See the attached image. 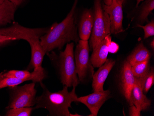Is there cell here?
<instances>
[{
  "label": "cell",
  "instance_id": "6da1fadb",
  "mask_svg": "<svg viewBox=\"0 0 154 116\" xmlns=\"http://www.w3.org/2000/svg\"><path fill=\"white\" fill-rule=\"evenodd\" d=\"M78 0H75L70 11L61 22H55L47 32L40 37L41 45L46 54L55 49L61 50L65 45L72 41H79L78 26L76 23V9Z\"/></svg>",
  "mask_w": 154,
  "mask_h": 116
},
{
  "label": "cell",
  "instance_id": "7a4b0ae2",
  "mask_svg": "<svg viewBox=\"0 0 154 116\" xmlns=\"http://www.w3.org/2000/svg\"><path fill=\"white\" fill-rule=\"evenodd\" d=\"M41 83L43 92L39 96L37 97L35 109L45 108L49 111V116H80L79 114H72L69 108L71 107L72 102L79 103L76 93V87H73L72 90L68 91V88L64 86L61 90L57 92H51L45 86Z\"/></svg>",
  "mask_w": 154,
  "mask_h": 116
},
{
  "label": "cell",
  "instance_id": "3957f363",
  "mask_svg": "<svg viewBox=\"0 0 154 116\" xmlns=\"http://www.w3.org/2000/svg\"><path fill=\"white\" fill-rule=\"evenodd\" d=\"M74 47L73 42L66 44L64 51L60 52L57 59L60 79L67 87H76L80 83L76 71Z\"/></svg>",
  "mask_w": 154,
  "mask_h": 116
},
{
  "label": "cell",
  "instance_id": "277c9868",
  "mask_svg": "<svg viewBox=\"0 0 154 116\" xmlns=\"http://www.w3.org/2000/svg\"><path fill=\"white\" fill-rule=\"evenodd\" d=\"M102 1L94 0V23L89 43L92 51L107 35L111 34L109 18L103 10Z\"/></svg>",
  "mask_w": 154,
  "mask_h": 116
},
{
  "label": "cell",
  "instance_id": "5b68a950",
  "mask_svg": "<svg viewBox=\"0 0 154 116\" xmlns=\"http://www.w3.org/2000/svg\"><path fill=\"white\" fill-rule=\"evenodd\" d=\"M88 40L80 39L74 52L76 71L80 83H85L92 79L94 67L90 58Z\"/></svg>",
  "mask_w": 154,
  "mask_h": 116
},
{
  "label": "cell",
  "instance_id": "8992f818",
  "mask_svg": "<svg viewBox=\"0 0 154 116\" xmlns=\"http://www.w3.org/2000/svg\"><path fill=\"white\" fill-rule=\"evenodd\" d=\"M118 67L115 76V88L119 95L130 105L131 91L136 79L131 72V66L127 59L123 61Z\"/></svg>",
  "mask_w": 154,
  "mask_h": 116
},
{
  "label": "cell",
  "instance_id": "52a82bcc",
  "mask_svg": "<svg viewBox=\"0 0 154 116\" xmlns=\"http://www.w3.org/2000/svg\"><path fill=\"white\" fill-rule=\"evenodd\" d=\"M13 87L11 101L8 107L9 109L32 107L36 104L37 90L35 89V83Z\"/></svg>",
  "mask_w": 154,
  "mask_h": 116
},
{
  "label": "cell",
  "instance_id": "ba28073f",
  "mask_svg": "<svg viewBox=\"0 0 154 116\" xmlns=\"http://www.w3.org/2000/svg\"><path fill=\"white\" fill-rule=\"evenodd\" d=\"M48 28H29L14 23L11 27L0 29V35L12 40L23 39L27 40L33 37H40L47 32Z\"/></svg>",
  "mask_w": 154,
  "mask_h": 116
},
{
  "label": "cell",
  "instance_id": "9c48e42d",
  "mask_svg": "<svg viewBox=\"0 0 154 116\" xmlns=\"http://www.w3.org/2000/svg\"><path fill=\"white\" fill-rule=\"evenodd\" d=\"M123 5L122 2L117 0H112L109 5H102L103 10L109 15L111 34H118L125 31L123 27Z\"/></svg>",
  "mask_w": 154,
  "mask_h": 116
},
{
  "label": "cell",
  "instance_id": "30bf717a",
  "mask_svg": "<svg viewBox=\"0 0 154 116\" xmlns=\"http://www.w3.org/2000/svg\"><path fill=\"white\" fill-rule=\"evenodd\" d=\"M113 96L110 90L94 92L85 96L78 98V101L87 106L91 111L89 116H97L101 107L107 100Z\"/></svg>",
  "mask_w": 154,
  "mask_h": 116
},
{
  "label": "cell",
  "instance_id": "8fae6325",
  "mask_svg": "<svg viewBox=\"0 0 154 116\" xmlns=\"http://www.w3.org/2000/svg\"><path fill=\"white\" fill-rule=\"evenodd\" d=\"M116 61L112 58L107 59L103 64L94 73L92 77V87L94 92L104 90L103 86L110 72L116 65Z\"/></svg>",
  "mask_w": 154,
  "mask_h": 116
},
{
  "label": "cell",
  "instance_id": "7c38bea8",
  "mask_svg": "<svg viewBox=\"0 0 154 116\" xmlns=\"http://www.w3.org/2000/svg\"><path fill=\"white\" fill-rule=\"evenodd\" d=\"M32 51V58L28 69H33L34 71L45 70L42 65L45 52L41 45L39 37H33L27 40Z\"/></svg>",
  "mask_w": 154,
  "mask_h": 116
},
{
  "label": "cell",
  "instance_id": "4fadbf2b",
  "mask_svg": "<svg viewBox=\"0 0 154 116\" xmlns=\"http://www.w3.org/2000/svg\"><path fill=\"white\" fill-rule=\"evenodd\" d=\"M111 41V34H109L93 49L90 58L93 67H99L106 62L109 54V46Z\"/></svg>",
  "mask_w": 154,
  "mask_h": 116
},
{
  "label": "cell",
  "instance_id": "5bb4252c",
  "mask_svg": "<svg viewBox=\"0 0 154 116\" xmlns=\"http://www.w3.org/2000/svg\"><path fill=\"white\" fill-rule=\"evenodd\" d=\"M94 23V14L91 8L83 11L78 25L80 39L88 40L91 37Z\"/></svg>",
  "mask_w": 154,
  "mask_h": 116
},
{
  "label": "cell",
  "instance_id": "9a60e30c",
  "mask_svg": "<svg viewBox=\"0 0 154 116\" xmlns=\"http://www.w3.org/2000/svg\"><path fill=\"white\" fill-rule=\"evenodd\" d=\"M151 105V100L149 99L146 97V94L143 93L140 82L136 79L131 91L129 106L135 105L141 112L147 111Z\"/></svg>",
  "mask_w": 154,
  "mask_h": 116
},
{
  "label": "cell",
  "instance_id": "2e32d148",
  "mask_svg": "<svg viewBox=\"0 0 154 116\" xmlns=\"http://www.w3.org/2000/svg\"><path fill=\"white\" fill-rule=\"evenodd\" d=\"M45 77V70L41 71H33L30 72L27 71L12 70L2 74V79L3 78L12 77L19 79L24 80L26 81L32 80L34 83L42 82Z\"/></svg>",
  "mask_w": 154,
  "mask_h": 116
},
{
  "label": "cell",
  "instance_id": "e0dca14e",
  "mask_svg": "<svg viewBox=\"0 0 154 116\" xmlns=\"http://www.w3.org/2000/svg\"><path fill=\"white\" fill-rule=\"evenodd\" d=\"M151 53L143 45V42L139 43L127 58L131 66L151 58Z\"/></svg>",
  "mask_w": 154,
  "mask_h": 116
},
{
  "label": "cell",
  "instance_id": "ac0fdd59",
  "mask_svg": "<svg viewBox=\"0 0 154 116\" xmlns=\"http://www.w3.org/2000/svg\"><path fill=\"white\" fill-rule=\"evenodd\" d=\"M17 7L9 0H4L0 4V26L10 24L14 21Z\"/></svg>",
  "mask_w": 154,
  "mask_h": 116
},
{
  "label": "cell",
  "instance_id": "d6986e66",
  "mask_svg": "<svg viewBox=\"0 0 154 116\" xmlns=\"http://www.w3.org/2000/svg\"><path fill=\"white\" fill-rule=\"evenodd\" d=\"M154 9V0H144L138 13L137 20L139 24L148 22V16Z\"/></svg>",
  "mask_w": 154,
  "mask_h": 116
},
{
  "label": "cell",
  "instance_id": "ffe728a7",
  "mask_svg": "<svg viewBox=\"0 0 154 116\" xmlns=\"http://www.w3.org/2000/svg\"><path fill=\"white\" fill-rule=\"evenodd\" d=\"M150 69L149 60L131 66V72L134 77L137 79H140L145 77L149 71Z\"/></svg>",
  "mask_w": 154,
  "mask_h": 116
},
{
  "label": "cell",
  "instance_id": "44dd1931",
  "mask_svg": "<svg viewBox=\"0 0 154 116\" xmlns=\"http://www.w3.org/2000/svg\"><path fill=\"white\" fill-rule=\"evenodd\" d=\"M137 79H138L140 82L143 93L145 94H147L150 89V88L154 85V67H150L149 71L145 77L142 78Z\"/></svg>",
  "mask_w": 154,
  "mask_h": 116
},
{
  "label": "cell",
  "instance_id": "7402d4cb",
  "mask_svg": "<svg viewBox=\"0 0 154 116\" xmlns=\"http://www.w3.org/2000/svg\"><path fill=\"white\" fill-rule=\"evenodd\" d=\"M33 110L32 107H20L11 108L8 111L7 116H30Z\"/></svg>",
  "mask_w": 154,
  "mask_h": 116
},
{
  "label": "cell",
  "instance_id": "603a6c76",
  "mask_svg": "<svg viewBox=\"0 0 154 116\" xmlns=\"http://www.w3.org/2000/svg\"><path fill=\"white\" fill-rule=\"evenodd\" d=\"M26 81L24 80L15 78H3L0 80V89L6 87H14Z\"/></svg>",
  "mask_w": 154,
  "mask_h": 116
},
{
  "label": "cell",
  "instance_id": "cb8c5ba5",
  "mask_svg": "<svg viewBox=\"0 0 154 116\" xmlns=\"http://www.w3.org/2000/svg\"><path fill=\"white\" fill-rule=\"evenodd\" d=\"M136 27H141L144 32V39H148L154 35V20H152L145 26L137 24Z\"/></svg>",
  "mask_w": 154,
  "mask_h": 116
},
{
  "label": "cell",
  "instance_id": "d4e9b609",
  "mask_svg": "<svg viewBox=\"0 0 154 116\" xmlns=\"http://www.w3.org/2000/svg\"><path fill=\"white\" fill-rule=\"evenodd\" d=\"M119 50V46L116 42L111 41L109 46V53L115 54Z\"/></svg>",
  "mask_w": 154,
  "mask_h": 116
},
{
  "label": "cell",
  "instance_id": "484cf974",
  "mask_svg": "<svg viewBox=\"0 0 154 116\" xmlns=\"http://www.w3.org/2000/svg\"><path fill=\"white\" fill-rule=\"evenodd\" d=\"M129 115L130 116H140L141 115V111L134 105L130 106Z\"/></svg>",
  "mask_w": 154,
  "mask_h": 116
},
{
  "label": "cell",
  "instance_id": "4316f807",
  "mask_svg": "<svg viewBox=\"0 0 154 116\" xmlns=\"http://www.w3.org/2000/svg\"><path fill=\"white\" fill-rule=\"evenodd\" d=\"M9 1L12 3L16 5V6H18L20 5L21 3H23L25 0H9Z\"/></svg>",
  "mask_w": 154,
  "mask_h": 116
},
{
  "label": "cell",
  "instance_id": "83f0119b",
  "mask_svg": "<svg viewBox=\"0 0 154 116\" xmlns=\"http://www.w3.org/2000/svg\"><path fill=\"white\" fill-rule=\"evenodd\" d=\"M117 1L122 2L123 4H124L125 2V0H117ZM103 2H104V4L105 5H109L111 3L112 0H103Z\"/></svg>",
  "mask_w": 154,
  "mask_h": 116
},
{
  "label": "cell",
  "instance_id": "f1b7e54d",
  "mask_svg": "<svg viewBox=\"0 0 154 116\" xmlns=\"http://www.w3.org/2000/svg\"><path fill=\"white\" fill-rule=\"evenodd\" d=\"M149 45H150V47L151 48V49L154 51V39L153 38L152 39V41H151L149 44Z\"/></svg>",
  "mask_w": 154,
  "mask_h": 116
},
{
  "label": "cell",
  "instance_id": "f546056e",
  "mask_svg": "<svg viewBox=\"0 0 154 116\" xmlns=\"http://www.w3.org/2000/svg\"><path fill=\"white\" fill-rule=\"evenodd\" d=\"M11 41H4V40H0V46L2 45H4L5 44L8 43L10 42Z\"/></svg>",
  "mask_w": 154,
  "mask_h": 116
},
{
  "label": "cell",
  "instance_id": "4dcf8cb0",
  "mask_svg": "<svg viewBox=\"0 0 154 116\" xmlns=\"http://www.w3.org/2000/svg\"><path fill=\"white\" fill-rule=\"evenodd\" d=\"M144 0H137L136 1V7H138L139 4L141 2H142L144 1Z\"/></svg>",
  "mask_w": 154,
  "mask_h": 116
},
{
  "label": "cell",
  "instance_id": "1f68e13d",
  "mask_svg": "<svg viewBox=\"0 0 154 116\" xmlns=\"http://www.w3.org/2000/svg\"><path fill=\"white\" fill-rule=\"evenodd\" d=\"M4 1V0H0V4L2 3Z\"/></svg>",
  "mask_w": 154,
  "mask_h": 116
},
{
  "label": "cell",
  "instance_id": "d6a6232c",
  "mask_svg": "<svg viewBox=\"0 0 154 116\" xmlns=\"http://www.w3.org/2000/svg\"><path fill=\"white\" fill-rule=\"evenodd\" d=\"M2 78V74H0V80Z\"/></svg>",
  "mask_w": 154,
  "mask_h": 116
}]
</instances>
